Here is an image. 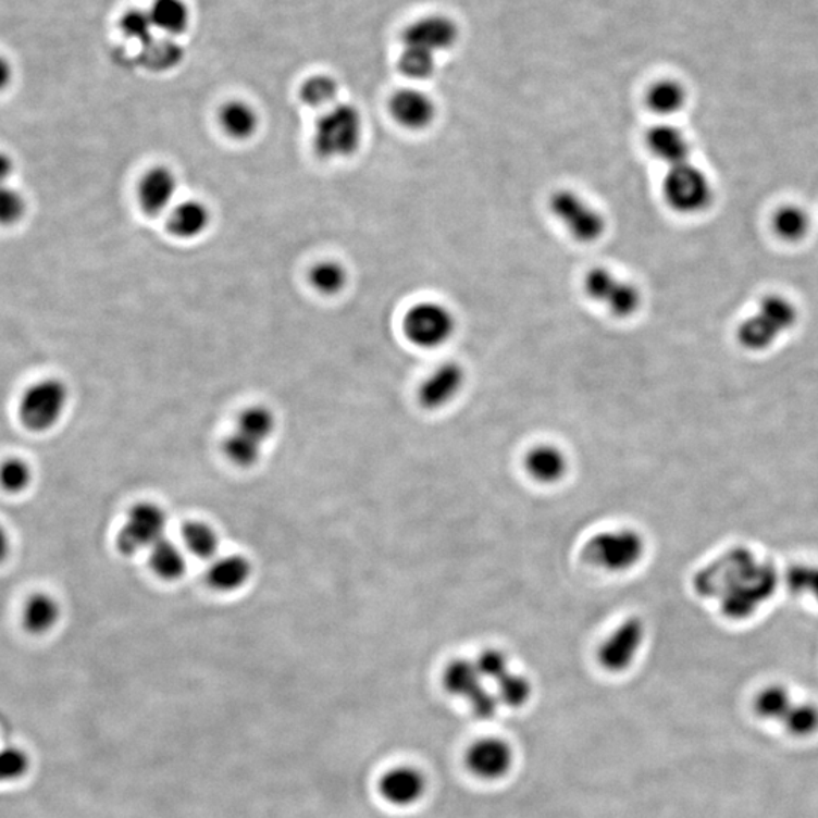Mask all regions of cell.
Listing matches in <instances>:
<instances>
[{"label":"cell","instance_id":"cell-38","mask_svg":"<svg viewBox=\"0 0 818 818\" xmlns=\"http://www.w3.org/2000/svg\"><path fill=\"white\" fill-rule=\"evenodd\" d=\"M33 482V470L21 458H11L0 467V485L8 493H23Z\"/></svg>","mask_w":818,"mask_h":818},{"label":"cell","instance_id":"cell-5","mask_svg":"<svg viewBox=\"0 0 818 818\" xmlns=\"http://www.w3.org/2000/svg\"><path fill=\"white\" fill-rule=\"evenodd\" d=\"M644 554V536L631 528L599 532L588 540L584 549L590 565L611 573H623L634 569L642 561Z\"/></svg>","mask_w":818,"mask_h":818},{"label":"cell","instance_id":"cell-26","mask_svg":"<svg viewBox=\"0 0 818 818\" xmlns=\"http://www.w3.org/2000/svg\"><path fill=\"white\" fill-rule=\"evenodd\" d=\"M646 106L659 117L678 114L686 106V88L679 80H658L646 92Z\"/></svg>","mask_w":818,"mask_h":818},{"label":"cell","instance_id":"cell-20","mask_svg":"<svg viewBox=\"0 0 818 818\" xmlns=\"http://www.w3.org/2000/svg\"><path fill=\"white\" fill-rule=\"evenodd\" d=\"M212 214L208 205L199 199L176 203L168 214V227L179 240H195L207 233Z\"/></svg>","mask_w":818,"mask_h":818},{"label":"cell","instance_id":"cell-19","mask_svg":"<svg viewBox=\"0 0 818 818\" xmlns=\"http://www.w3.org/2000/svg\"><path fill=\"white\" fill-rule=\"evenodd\" d=\"M646 148L652 157L661 161L667 169L684 164L692 157V142L681 127L669 122L652 126L644 137Z\"/></svg>","mask_w":818,"mask_h":818},{"label":"cell","instance_id":"cell-28","mask_svg":"<svg viewBox=\"0 0 818 818\" xmlns=\"http://www.w3.org/2000/svg\"><path fill=\"white\" fill-rule=\"evenodd\" d=\"M771 227L781 240L797 243L808 237L809 231H811V218H809L808 211H805L798 205H783L774 211L773 218H771Z\"/></svg>","mask_w":818,"mask_h":818},{"label":"cell","instance_id":"cell-43","mask_svg":"<svg viewBox=\"0 0 818 818\" xmlns=\"http://www.w3.org/2000/svg\"><path fill=\"white\" fill-rule=\"evenodd\" d=\"M149 53L152 67H169L181 58L179 46L172 41H150Z\"/></svg>","mask_w":818,"mask_h":818},{"label":"cell","instance_id":"cell-32","mask_svg":"<svg viewBox=\"0 0 818 818\" xmlns=\"http://www.w3.org/2000/svg\"><path fill=\"white\" fill-rule=\"evenodd\" d=\"M794 702L785 686L771 685L756 696L755 711L764 720L782 723Z\"/></svg>","mask_w":818,"mask_h":818},{"label":"cell","instance_id":"cell-33","mask_svg":"<svg viewBox=\"0 0 818 818\" xmlns=\"http://www.w3.org/2000/svg\"><path fill=\"white\" fill-rule=\"evenodd\" d=\"M183 542L185 549L200 559L214 558L219 550V536L210 524L190 522L184 524Z\"/></svg>","mask_w":818,"mask_h":818},{"label":"cell","instance_id":"cell-13","mask_svg":"<svg viewBox=\"0 0 818 818\" xmlns=\"http://www.w3.org/2000/svg\"><path fill=\"white\" fill-rule=\"evenodd\" d=\"M458 37L457 23L447 15L431 14L417 18L404 29L402 46L438 57V53L454 48Z\"/></svg>","mask_w":818,"mask_h":818},{"label":"cell","instance_id":"cell-29","mask_svg":"<svg viewBox=\"0 0 818 818\" xmlns=\"http://www.w3.org/2000/svg\"><path fill=\"white\" fill-rule=\"evenodd\" d=\"M149 561L153 572L165 581H176L187 570L184 550L168 536L149 550Z\"/></svg>","mask_w":818,"mask_h":818},{"label":"cell","instance_id":"cell-18","mask_svg":"<svg viewBox=\"0 0 818 818\" xmlns=\"http://www.w3.org/2000/svg\"><path fill=\"white\" fill-rule=\"evenodd\" d=\"M275 426V414L268 407L253 405L240 412L237 426L227 439L247 454L261 455L262 446L272 437Z\"/></svg>","mask_w":818,"mask_h":818},{"label":"cell","instance_id":"cell-2","mask_svg":"<svg viewBox=\"0 0 818 818\" xmlns=\"http://www.w3.org/2000/svg\"><path fill=\"white\" fill-rule=\"evenodd\" d=\"M796 303L782 295L764 297L756 310L736 327V339L751 352H764L796 327Z\"/></svg>","mask_w":818,"mask_h":818},{"label":"cell","instance_id":"cell-3","mask_svg":"<svg viewBox=\"0 0 818 818\" xmlns=\"http://www.w3.org/2000/svg\"><path fill=\"white\" fill-rule=\"evenodd\" d=\"M362 137L364 122L358 108L337 102L315 122L312 148L323 160H345L360 150Z\"/></svg>","mask_w":818,"mask_h":818},{"label":"cell","instance_id":"cell-35","mask_svg":"<svg viewBox=\"0 0 818 818\" xmlns=\"http://www.w3.org/2000/svg\"><path fill=\"white\" fill-rule=\"evenodd\" d=\"M783 727L794 736H809L818 731V708L805 702H794L785 719Z\"/></svg>","mask_w":818,"mask_h":818},{"label":"cell","instance_id":"cell-10","mask_svg":"<svg viewBox=\"0 0 818 818\" xmlns=\"http://www.w3.org/2000/svg\"><path fill=\"white\" fill-rule=\"evenodd\" d=\"M168 515L163 508L150 501L135 505L117 535V549L127 557L138 551L150 550L165 538Z\"/></svg>","mask_w":818,"mask_h":818},{"label":"cell","instance_id":"cell-25","mask_svg":"<svg viewBox=\"0 0 818 818\" xmlns=\"http://www.w3.org/2000/svg\"><path fill=\"white\" fill-rule=\"evenodd\" d=\"M61 619V607L55 597L48 593H37L29 597L23 609V624L30 634L41 635L57 627Z\"/></svg>","mask_w":818,"mask_h":818},{"label":"cell","instance_id":"cell-46","mask_svg":"<svg viewBox=\"0 0 818 818\" xmlns=\"http://www.w3.org/2000/svg\"><path fill=\"white\" fill-rule=\"evenodd\" d=\"M11 550V538L5 528L0 524V562L5 561Z\"/></svg>","mask_w":818,"mask_h":818},{"label":"cell","instance_id":"cell-17","mask_svg":"<svg viewBox=\"0 0 818 818\" xmlns=\"http://www.w3.org/2000/svg\"><path fill=\"white\" fill-rule=\"evenodd\" d=\"M389 114L408 131H424L437 117V106L430 95L417 88H402L388 102Z\"/></svg>","mask_w":818,"mask_h":818},{"label":"cell","instance_id":"cell-41","mask_svg":"<svg viewBox=\"0 0 818 818\" xmlns=\"http://www.w3.org/2000/svg\"><path fill=\"white\" fill-rule=\"evenodd\" d=\"M474 664L484 681H493L494 684L511 671L508 655L499 649L482 650L481 655L474 659Z\"/></svg>","mask_w":818,"mask_h":818},{"label":"cell","instance_id":"cell-9","mask_svg":"<svg viewBox=\"0 0 818 818\" xmlns=\"http://www.w3.org/2000/svg\"><path fill=\"white\" fill-rule=\"evenodd\" d=\"M582 285L586 297L604 307L614 318H631L642 307L640 288L607 268H594L586 272Z\"/></svg>","mask_w":818,"mask_h":818},{"label":"cell","instance_id":"cell-31","mask_svg":"<svg viewBox=\"0 0 818 818\" xmlns=\"http://www.w3.org/2000/svg\"><path fill=\"white\" fill-rule=\"evenodd\" d=\"M494 693L499 698L500 705L519 709L530 704L534 686L530 678L511 670L494 684Z\"/></svg>","mask_w":818,"mask_h":818},{"label":"cell","instance_id":"cell-30","mask_svg":"<svg viewBox=\"0 0 818 818\" xmlns=\"http://www.w3.org/2000/svg\"><path fill=\"white\" fill-rule=\"evenodd\" d=\"M311 287L323 296H337L347 287L349 273L342 262L323 260L312 265L310 270Z\"/></svg>","mask_w":818,"mask_h":818},{"label":"cell","instance_id":"cell-8","mask_svg":"<svg viewBox=\"0 0 818 818\" xmlns=\"http://www.w3.org/2000/svg\"><path fill=\"white\" fill-rule=\"evenodd\" d=\"M69 387L58 377H46L29 385L18 405V417L26 430L46 432L52 430L69 405Z\"/></svg>","mask_w":818,"mask_h":818},{"label":"cell","instance_id":"cell-6","mask_svg":"<svg viewBox=\"0 0 818 818\" xmlns=\"http://www.w3.org/2000/svg\"><path fill=\"white\" fill-rule=\"evenodd\" d=\"M549 211L566 233L579 243H594L604 237L607 219L604 212L574 190H557L549 198Z\"/></svg>","mask_w":818,"mask_h":818},{"label":"cell","instance_id":"cell-23","mask_svg":"<svg viewBox=\"0 0 818 818\" xmlns=\"http://www.w3.org/2000/svg\"><path fill=\"white\" fill-rule=\"evenodd\" d=\"M443 686L450 696L469 702L487 685L474 661L458 658L447 664L443 673Z\"/></svg>","mask_w":818,"mask_h":818},{"label":"cell","instance_id":"cell-14","mask_svg":"<svg viewBox=\"0 0 818 818\" xmlns=\"http://www.w3.org/2000/svg\"><path fill=\"white\" fill-rule=\"evenodd\" d=\"M179 181L168 165H153L142 173L137 184V200L149 218L169 214L175 207Z\"/></svg>","mask_w":818,"mask_h":818},{"label":"cell","instance_id":"cell-21","mask_svg":"<svg viewBox=\"0 0 818 818\" xmlns=\"http://www.w3.org/2000/svg\"><path fill=\"white\" fill-rule=\"evenodd\" d=\"M524 470L535 482L554 485L565 480L569 472V459L558 446L538 445L524 457Z\"/></svg>","mask_w":818,"mask_h":818},{"label":"cell","instance_id":"cell-4","mask_svg":"<svg viewBox=\"0 0 818 818\" xmlns=\"http://www.w3.org/2000/svg\"><path fill=\"white\" fill-rule=\"evenodd\" d=\"M664 202L682 215L702 214L714 202V185L692 161L667 169L661 185Z\"/></svg>","mask_w":818,"mask_h":818},{"label":"cell","instance_id":"cell-7","mask_svg":"<svg viewBox=\"0 0 818 818\" xmlns=\"http://www.w3.org/2000/svg\"><path fill=\"white\" fill-rule=\"evenodd\" d=\"M402 331L411 345L420 349H438L454 337L457 319L445 303L422 300L411 305L405 312Z\"/></svg>","mask_w":818,"mask_h":818},{"label":"cell","instance_id":"cell-45","mask_svg":"<svg viewBox=\"0 0 818 818\" xmlns=\"http://www.w3.org/2000/svg\"><path fill=\"white\" fill-rule=\"evenodd\" d=\"M14 79L13 64L8 58L0 55V92L5 91Z\"/></svg>","mask_w":818,"mask_h":818},{"label":"cell","instance_id":"cell-11","mask_svg":"<svg viewBox=\"0 0 818 818\" xmlns=\"http://www.w3.org/2000/svg\"><path fill=\"white\" fill-rule=\"evenodd\" d=\"M644 640H646L644 621L640 617H629L600 644L597 650V661L602 669L609 673L627 671L635 662Z\"/></svg>","mask_w":818,"mask_h":818},{"label":"cell","instance_id":"cell-24","mask_svg":"<svg viewBox=\"0 0 818 818\" xmlns=\"http://www.w3.org/2000/svg\"><path fill=\"white\" fill-rule=\"evenodd\" d=\"M250 574H252V567L246 558L240 555H227L211 562L208 567L207 579L212 588L230 593L246 585Z\"/></svg>","mask_w":818,"mask_h":818},{"label":"cell","instance_id":"cell-37","mask_svg":"<svg viewBox=\"0 0 818 818\" xmlns=\"http://www.w3.org/2000/svg\"><path fill=\"white\" fill-rule=\"evenodd\" d=\"M28 211V202L17 188L0 187V227L17 225Z\"/></svg>","mask_w":818,"mask_h":818},{"label":"cell","instance_id":"cell-42","mask_svg":"<svg viewBox=\"0 0 818 818\" xmlns=\"http://www.w3.org/2000/svg\"><path fill=\"white\" fill-rule=\"evenodd\" d=\"M28 769V755L21 748L8 747L0 751V782L21 779Z\"/></svg>","mask_w":818,"mask_h":818},{"label":"cell","instance_id":"cell-40","mask_svg":"<svg viewBox=\"0 0 818 818\" xmlns=\"http://www.w3.org/2000/svg\"><path fill=\"white\" fill-rule=\"evenodd\" d=\"M122 30L125 36L142 42V45H149L153 40V26L152 18H150L149 11L142 10H129L123 14L121 22Z\"/></svg>","mask_w":818,"mask_h":818},{"label":"cell","instance_id":"cell-27","mask_svg":"<svg viewBox=\"0 0 818 818\" xmlns=\"http://www.w3.org/2000/svg\"><path fill=\"white\" fill-rule=\"evenodd\" d=\"M149 15L156 29L170 37L181 36L190 25V10L184 0H153Z\"/></svg>","mask_w":818,"mask_h":818},{"label":"cell","instance_id":"cell-15","mask_svg":"<svg viewBox=\"0 0 818 818\" xmlns=\"http://www.w3.org/2000/svg\"><path fill=\"white\" fill-rule=\"evenodd\" d=\"M380 796L388 805L396 808H411L420 802L427 793V778L422 770L414 766L392 767L385 771L377 782Z\"/></svg>","mask_w":818,"mask_h":818},{"label":"cell","instance_id":"cell-39","mask_svg":"<svg viewBox=\"0 0 818 818\" xmlns=\"http://www.w3.org/2000/svg\"><path fill=\"white\" fill-rule=\"evenodd\" d=\"M786 585L798 596H813L818 602V566L796 565L786 573Z\"/></svg>","mask_w":818,"mask_h":818},{"label":"cell","instance_id":"cell-22","mask_svg":"<svg viewBox=\"0 0 818 818\" xmlns=\"http://www.w3.org/2000/svg\"><path fill=\"white\" fill-rule=\"evenodd\" d=\"M219 123L227 137L235 141H247L260 129V114L246 100H227L220 108Z\"/></svg>","mask_w":818,"mask_h":818},{"label":"cell","instance_id":"cell-34","mask_svg":"<svg viewBox=\"0 0 818 818\" xmlns=\"http://www.w3.org/2000/svg\"><path fill=\"white\" fill-rule=\"evenodd\" d=\"M300 98L308 107L327 110L337 103L338 84L327 75H314L300 87Z\"/></svg>","mask_w":818,"mask_h":818},{"label":"cell","instance_id":"cell-16","mask_svg":"<svg viewBox=\"0 0 818 818\" xmlns=\"http://www.w3.org/2000/svg\"><path fill=\"white\" fill-rule=\"evenodd\" d=\"M466 385V370L454 361L432 370L419 388V402L426 409L445 408L454 402Z\"/></svg>","mask_w":818,"mask_h":818},{"label":"cell","instance_id":"cell-44","mask_svg":"<svg viewBox=\"0 0 818 818\" xmlns=\"http://www.w3.org/2000/svg\"><path fill=\"white\" fill-rule=\"evenodd\" d=\"M15 163L13 157L7 152H0V187L10 185L11 177L14 175Z\"/></svg>","mask_w":818,"mask_h":818},{"label":"cell","instance_id":"cell-12","mask_svg":"<svg viewBox=\"0 0 818 818\" xmlns=\"http://www.w3.org/2000/svg\"><path fill=\"white\" fill-rule=\"evenodd\" d=\"M467 770L481 781L496 782L511 773L516 764L515 748L508 741L487 736L470 744L466 751Z\"/></svg>","mask_w":818,"mask_h":818},{"label":"cell","instance_id":"cell-1","mask_svg":"<svg viewBox=\"0 0 818 818\" xmlns=\"http://www.w3.org/2000/svg\"><path fill=\"white\" fill-rule=\"evenodd\" d=\"M694 586L702 596L719 602L732 620L755 616L777 592V569L754 551L735 547L724 551L696 574Z\"/></svg>","mask_w":818,"mask_h":818},{"label":"cell","instance_id":"cell-36","mask_svg":"<svg viewBox=\"0 0 818 818\" xmlns=\"http://www.w3.org/2000/svg\"><path fill=\"white\" fill-rule=\"evenodd\" d=\"M437 57L423 50L404 48L399 57V69L409 79L423 80L434 75Z\"/></svg>","mask_w":818,"mask_h":818}]
</instances>
